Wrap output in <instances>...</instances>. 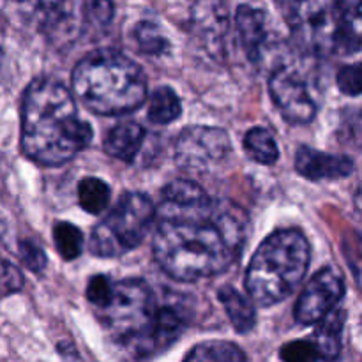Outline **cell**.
<instances>
[{
	"label": "cell",
	"mask_w": 362,
	"mask_h": 362,
	"mask_svg": "<svg viewBox=\"0 0 362 362\" xmlns=\"http://www.w3.org/2000/svg\"><path fill=\"white\" fill-rule=\"evenodd\" d=\"M154 223L152 253L177 281H200L225 272L239 258L247 235L246 212L209 194L189 202L161 200Z\"/></svg>",
	"instance_id": "cell-1"
},
{
	"label": "cell",
	"mask_w": 362,
	"mask_h": 362,
	"mask_svg": "<svg viewBox=\"0 0 362 362\" xmlns=\"http://www.w3.org/2000/svg\"><path fill=\"white\" fill-rule=\"evenodd\" d=\"M92 140V127L78 117L71 92L41 78L28 85L21 112V151L42 166L71 161Z\"/></svg>",
	"instance_id": "cell-2"
},
{
	"label": "cell",
	"mask_w": 362,
	"mask_h": 362,
	"mask_svg": "<svg viewBox=\"0 0 362 362\" xmlns=\"http://www.w3.org/2000/svg\"><path fill=\"white\" fill-rule=\"evenodd\" d=\"M73 88L90 112L129 113L147 98V78L134 60L117 49L88 53L73 71Z\"/></svg>",
	"instance_id": "cell-3"
},
{
	"label": "cell",
	"mask_w": 362,
	"mask_h": 362,
	"mask_svg": "<svg viewBox=\"0 0 362 362\" xmlns=\"http://www.w3.org/2000/svg\"><path fill=\"white\" fill-rule=\"evenodd\" d=\"M310 258V243L299 230H279L267 237L246 271V290L251 300L260 306L285 300L306 276Z\"/></svg>",
	"instance_id": "cell-4"
},
{
	"label": "cell",
	"mask_w": 362,
	"mask_h": 362,
	"mask_svg": "<svg viewBox=\"0 0 362 362\" xmlns=\"http://www.w3.org/2000/svg\"><path fill=\"white\" fill-rule=\"evenodd\" d=\"M159 308L147 283L141 279L113 283L112 296L105 308L98 310L112 338L136 357L156 354L154 327Z\"/></svg>",
	"instance_id": "cell-5"
},
{
	"label": "cell",
	"mask_w": 362,
	"mask_h": 362,
	"mask_svg": "<svg viewBox=\"0 0 362 362\" xmlns=\"http://www.w3.org/2000/svg\"><path fill=\"white\" fill-rule=\"evenodd\" d=\"M154 221V204L141 193H126L95 226L88 247L95 257H119L134 250L148 235Z\"/></svg>",
	"instance_id": "cell-6"
},
{
	"label": "cell",
	"mask_w": 362,
	"mask_h": 362,
	"mask_svg": "<svg viewBox=\"0 0 362 362\" xmlns=\"http://www.w3.org/2000/svg\"><path fill=\"white\" fill-rule=\"evenodd\" d=\"M296 45L315 57L338 53V0H278Z\"/></svg>",
	"instance_id": "cell-7"
},
{
	"label": "cell",
	"mask_w": 362,
	"mask_h": 362,
	"mask_svg": "<svg viewBox=\"0 0 362 362\" xmlns=\"http://www.w3.org/2000/svg\"><path fill=\"white\" fill-rule=\"evenodd\" d=\"M230 138L219 127L193 126L180 133L175 144V161L189 172H204L230 154Z\"/></svg>",
	"instance_id": "cell-8"
},
{
	"label": "cell",
	"mask_w": 362,
	"mask_h": 362,
	"mask_svg": "<svg viewBox=\"0 0 362 362\" xmlns=\"http://www.w3.org/2000/svg\"><path fill=\"white\" fill-rule=\"evenodd\" d=\"M272 101L290 124H308L317 115V103L311 98L306 80L292 67H279L269 80Z\"/></svg>",
	"instance_id": "cell-9"
},
{
	"label": "cell",
	"mask_w": 362,
	"mask_h": 362,
	"mask_svg": "<svg viewBox=\"0 0 362 362\" xmlns=\"http://www.w3.org/2000/svg\"><path fill=\"white\" fill-rule=\"evenodd\" d=\"M345 293V283L338 271L325 267L318 271L296 304V320L300 325H315L334 310Z\"/></svg>",
	"instance_id": "cell-10"
},
{
	"label": "cell",
	"mask_w": 362,
	"mask_h": 362,
	"mask_svg": "<svg viewBox=\"0 0 362 362\" xmlns=\"http://www.w3.org/2000/svg\"><path fill=\"white\" fill-rule=\"evenodd\" d=\"M193 32L204 48L221 53L228 32V14L223 0H198L191 14Z\"/></svg>",
	"instance_id": "cell-11"
},
{
	"label": "cell",
	"mask_w": 362,
	"mask_h": 362,
	"mask_svg": "<svg viewBox=\"0 0 362 362\" xmlns=\"http://www.w3.org/2000/svg\"><path fill=\"white\" fill-rule=\"evenodd\" d=\"M296 170L306 179L336 180L354 172V161L346 156L327 154L311 147H300L296 154Z\"/></svg>",
	"instance_id": "cell-12"
},
{
	"label": "cell",
	"mask_w": 362,
	"mask_h": 362,
	"mask_svg": "<svg viewBox=\"0 0 362 362\" xmlns=\"http://www.w3.org/2000/svg\"><path fill=\"white\" fill-rule=\"evenodd\" d=\"M235 28L247 59H260L267 42V16L264 11L246 4L240 6L235 13Z\"/></svg>",
	"instance_id": "cell-13"
},
{
	"label": "cell",
	"mask_w": 362,
	"mask_h": 362,
	"mask_svg": "<svg viewBox=\"0 0 362 362\" xmlns=\"http://www.w3.org/2000/svg\"><path fill=\"white\" fill-rule=\"evenodd\" d=\"M315 329V334L311 343L317 349L318 356L324 361H334L341 352V334L343 325H345V310L336 306L322 318Z\"/></svg>",
	"instance_id": "cell-14"
},
{
	"label": "cell",
	"mask_w": 362,
	"mask_h": 362,
	"mask_svg": "<svg viewBox=\"0 0 362 362\" xmlns=\"http://www.w3.org/2000/svg\"><path fill=\"white\" fill-rule=\"evenodd\" d=\"M338 53L362 52V0H338Z\"/></svg>",
	"instance_id": "cell-15"
},
{
	"label": "cell",
	"mask_w": 362,
	"mask_h": 362,
	"mask_svg": "<svg viewBox=\"0 0 362 362\" xmlns=\"http://www.w3.org/2000/svg\"><path fill=\"white\" fill-rule=\"evenodd\" d=\"M145 129L136 122L117 124L105 138V151L112 158L131 163L144 144Z\"/></svg>",
	"instance_id": "cell-16"
},
{
	"label": "cell",
	"mask_w": 362,
	"mask_h": 362,
	"mask_svg": "<svg viewBox=\"0 0 362 362\" xmlns=\"http://www.w3.org/2000/svg\"><path fill=\"white\" fill-rule=\"evenodd\" d=\"M219 303L225 306L226 315L233 324V329L240 334H246L257 324V311H255L253 303L239 290L232 286H225L219 290Z\"/></svg>",
	"instance_id": "cell-17"
},
{
	"label": "cell",
	"mask_w": 362,
	"mask_h": 362,
	"mask_svg": "<svg viewBox=\"0 0 362 362\" xmlns=\"http://www.w3.org/2000/svg\"><path fill=\"white\" fill-rule=\"evenodd\" d=\"M186 327V318L180 308L165 306L159 308L156 315V327H154V346L156 352L168 349L177 341Z\"/></svg>",
	"instance_id": "cell-18"
},
{
	"label": "cell",
	"mask_w": 362,
	"mask_h": 362,
	"mask_svg": "<svg viewBox=\"0 0 362 362\" xmlns=\"http://www.w3.org/2000/svg\"><path fill=\"white\" fill-rule=\"evenodd\" d=\"M244 148L247 156L265 166L274 165L279 159V148L274 136L265 127H253L244 136Z\"/></svg>",
	"instance_id": "cell-19"
},
{
	"label": "cell",
	"mask_w": 362,
	"mask_h": 362,
	"mask_svg": "<svg viewBox=\"0 0 362 362\" xmlns=\"http://www.w3.org/2000/svg\"><path fill=\"white\" fill-rule=\"evenodd\" d=\"M184 362H247L246 354L230 341H205L194 346Z\"/></svg>",
	"instance_id": "cell-20"
},
{
	"label": "cell",
	"mask_w": 362,
	"mask_h": 362,
	"mask_svg": "<svg viewBox=\"0 0 362 362\" xmlns=\"http://www.w3.org/2000/svg\"><path fill=\"white\" fill-rule=\"evenodd\" d=\"M182 105L179 95L170 87H159L152 92L148 105V120L158 126H166L180 117Z\"/></svg>",
	"instance_id": "cell-21"
},
{
	"label": "cell",
	"mask_w": 362,
	"mask_h": 362,
	"mask_svg": "<svg viewBox=\"0 0 362 362\" xmlns=\"http://www.w3.org/2000/svg\"><path fill=\"white\" fill-rule=\"evenodd\" d=\"M78 202L88 214H99L106 211L110 204V187L95 177H87L78 184Z\"/></svg>",
	"instance_id": "cell-22"
},
{
	"label": "cell",
	"mask_w": 362,
	"mask_h": 362,
	"mask_svg": "<svg viewBox=\"0 0 362 362\" xmlns=\"http://www.w3.org/2000/svg\"><path fill=\"white\" fill-rule=\"evenodd\" d=\"M134 39H136L140 52L145 55H163L170 46L168 39L165 37L161 28L152 21H140L134 28Z\"/></svg>",
	"instance_id": "cell-23"
},
{
	"label": "cell",
	"mask_w": 362,
	"mask_h": 362,
	"mask_svg": "<svg viewBox=\"0 0 362 362\" xmlns=\"http://www.w3.org/2000/svg\"><path fill=\"white\" fill-rule=\"evenodd\" d=\"M53 239H55V247L64 260H74L81 255L83 247V235L80 230L71 223H59L53 228Z\"/></svg>",
	"instance_id": "cell-24"
},
{
	"label": "cell",
	"mask_w": 362,
	"mask_h": 362,
	"mask_svg": "<svg viewBox=\"0 0 362 362\" xmlns=\"http://www.w3.org/2000/svg\"><path fill=\"white\" fill-rule=\"evenodd\" d=\"M283 362H318L320 356H318L317 349L311 341L306 339H299V341H290L279 350Z\"/></svg>",
	"instance_id": "cell-25"
},
{
	"label": "cell",
	"mask_w": 362,
	"mask_h": 362,
	"mask_svg": "<svg viewBox=\"0 0 362 362\" xmlns=\"http://www.w3.org/2000/svg\"><path fill=\"white\" fill-rule=\"evenodd\" d=\"M343 251H345V258L350 265L354 278H356L357 285L362 290V237L357 233H350L343 239Z\"/></svg>",
	"instance_id": "cell-26"
},
{
	"label": "cell",
	"mask_w": 362,
	"mask_h": 362,
	"mask_svg": "<svg viewBox=\"0 0 362 362\" xmlns=\"http://www.w3.org/2000/svg\"><path fill=\"white\" fill-rule=\"evenodd\" d=\"M338 87L343 94L346 95H361L362 94V62L350 64L339 69L338 76Z\"/></svg>",
	"instance_id": "cell-27"
},
{
	"label": "cell",
	"mask_w": 362,
	"mask_h": 362,
	"mask_svg": "<svg viewBox=\"0 0 362 362\" xmlns=\"http://www.w3.org/2000/svg\"><path fill=\"white\" fill-rule=\"evenodd\" d=\"M113 283L110 281L106 276H94L90 278L87 285V299L92 306H95V310H101V308L106 306V303L110 300V296H112Z\"/></svg>",
	"instance_id": "cell-28"
},
{
	"label": "cell",
	"mask_w": 362,
	"mask_h": 362,
	"mask_svg": "<svg viewBox=\"0 0 362 362\" xmlns=\"http://www.w3.org/2000/svg\"><path fill=\"white\" fill-rule=\"evenodd\" d=\"M30 4L42 14V20L53 25L66 18L69 11V0H30Z\"/></svg>",
	"instance_id": "cell-29"
},
{
	"label": "cell",
	"mask_w": 362,
	"mask_h": 362,
	"mask_svg": "<svg viewBox=\"0 0 362 362\" xmlns=\"http://www.w3.org/2000/svg\"><path fill=\"white\" fill-rule=\"evenodd\" d=\"M20 257L21 262L30 269L32 272H41L46 267V255L42 247L32 240H21L20 243Z\"/></svg>",
	"instance_id": "cell-30"
},
{
	"label": "cell",
	"mask_w": 362,
	"mask_h": 362,
	"mask_svg": "<svg viewBox=\"0 0 362 362\" xmlns=\"http://www.w3.org/2000/svg\"><path fill=\"white\" fill-rule=\"evenodd\" d=\"M92 13L99 23H110L113 18V2L112 0H94Z\"/></svg>",
	"instance_id": "cell-31"
},
{
	"label": "cell",
	"mask_w": 362,
	"mask_h": 362,
	"mask_svg": "<svg viewBox=\"0 0 362 362\" xmlns=\"http://www.w3.org/2000/svg\"><path fill=\"white\" fill-rule=\"evenodd\" d=\"M11 2H18V4H30V0H11Z\"/></svg>",
	"instance_id": "cell-32"
}]
</instances>
